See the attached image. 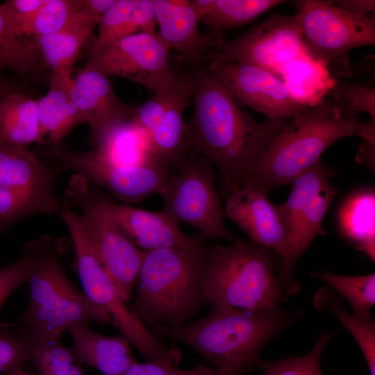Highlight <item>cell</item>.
<instances>
[{"label":"cell","mask_w":375,"mask_h":375,"mask_svg":"<svg viewBox=\"0 0 375 375\" xmlns=\"http://www.w3.org/2000/svg\"><path fill=\"white\" fill-rule=\"evenodd\" d=\"M358 124V118L342 114L331 97L317 99L287 121L240 183H252L267 193L291 183L337 140L357 135Z\"/></svg>","instance_id":"obj_5"},{"label":"cell","mask_w":375,"mask_h":375,"mask_svg":"<svg viewBox=\"0 0 375 375\" xmlns=\"http://www.w3.org/2000/svg\"><path fill=\"white\" fill-rule=\"evenodd\" d=\"M40 124L37 100L20 91L0 100V142L28 147L38 142Z\"/></svg>","instance_id":"obj_27"},{"label":"cell","mask_w":375,"mask_h":375,"mask_svg":"<svg viewBox=\"0 0 375 375\" xmlns=\"http://www.w3.org/2000/svg\"><path fill=\"white\" fill-rule=\"evenodd\" d=\"M68 332L73 341L70 349L79 363L104 375H121L136 362L131 344L122 335H104L94 331L90 324H78Z\"/></svg>","instance_id":"obj_22"},{"label":"cell","mask_w":375,"mask_h":375,"mask_svg":"<svg viewBox=\"0 0 375 375\" xmlns=\"http://www.w3.org/2000/svg\"><path fill=\"white\" fill-rule=\"evenodd\" d=\"M111 201L101 190L92 188L85 177L75 174L69 181L63 201L80 209L79 216L92 250L119 296L128 303L144 251L120 226L112 212Z\"/></svg>","instance_id":"obj_7"},{"label":"cell","mask_w":375,"mask_h":375,"mask_svg":"<svg viewBox=\"0 0 375 375\" xmlns=\"http://www.w3.org/2000/svg\"><path fill=\"white\" fill-rule=\"evenodd\" d=\"M47 0H8L0 4V12L7 24L30 17Z\"/></svg>","instance_id":"obj_42"},{"label":"cell","mask_w":375,"mask_h":375,"mask_svg":"<svg viewBox=\"0 0 375 375\" xmlns=\"http://www.w3.org/2000/svg\"><path fill=\"white\" fill-rule=\"evenodd\" d=\"M153 4L158 37L190 64L199 65L224 41L222 32L203 34L199 31L190 1L153 0Z\"/></svg>","instance_id":"obj_18"},{"label":"cell","mask_w":375,"mask_h":375,"mask_svg":"<svg viewBox=\"0 0 375 375\" xmlns=\"http://www.w3.org/2000/svg\"><path fill=\"white\" fill-rule=\"evenodd\" d=\"M59 215L74 242L79 278L86 297L109 316L111 324L147 362L176 363L177 352L166 347L119 296L87 239L79 214L63 201Z\"/></svg>","instance_id":"obj_8"},{"label":"cell","mask_w":375,"mask_h":375,"mask_svg":"<svg viewBox=\"0 0 375 375\" xmlns=\"http://www.w3.org/2000/svg\"><path fill=\"white\" fill-rule=\"evenodd\" d=\"M98 25L90 51L134 33L156 34L153 0H115Z\"/></svg>","instance_id":"obj_24"},{"label":"cell","mask_w":375,"mask_h":375,"mask_svg":"<svg viewBox=\"0 0 375 375\" xmlns=\"http://www.w3.org/2000/svg\"><path fill=\"white\" fill-rule=\"evenodd\" d=\"M67 248L64 239L47 235L24 244L30 262L29 299L17 324L31 337L60 340L78 324H111L67 276L62 263Z\"/></svg>","instance_id":"obj_2"},{"label":"cell","mask_w":375,"mask_h":375,"mask_svg":"<svg viewBox=\"0 0 375 375\" xmlns=\"http://www.w3.org/2000/svg\"><path fill=\"white\" fill-rule=\"evenodd\" d=\"M183 78V76H181L177 83L171 90L154 94L149 100L137 107L131 118L147 133L153 128L178 96L182 86Z\"/></svg>","instance_id":"obj_39"},{"label":"cell","mask_w":375,"mask_h":375,"mask_svg":"<svg viewBox=\"0 0 375 375\" xmlns=\"http://www.w3.org/2000/svg\"><path fill=\"white\" fill-rule=\"evenodd\" d=\"M31 360V340L18 324L0 328V373H10Z\"/></svg>","instance_id":"obj_37"},{"label":"cell","mask_w":375,"mask_h":375,"mask_svg":"<svg viewBox=\"0 0 375 375\" xmlns=\"http://www.w3.org/2000/svg\"><path fill=\"white\" fill-rule=\"evenodd\" d=\"M62 206L56 196L46 197L0 187V233L33 215L60 214Z\"/></svg>","instance_id":"obj_32"},{"label":"cell","mask_w":375,"mask_h":375,"mask_svg":"<svg viewBox=\"0 0 375 375\" xmlns=\"http://www.w3.org/2000/svg\"><path fill=\"white\" fill-rule=\"evenodd\" d=\"M172 362H135L121 375H232L229 372L216 367L199 365L183 369Z\"/></svg>","instance_id":"obj_40"},{"label":"cell","mask_w":375,"mask_h":375,"mask_svg":"<svg viewBox=\"0 0 375 375\" xmlns=\"http://www.w3.org/2000/svg\"><path fill=\"white\" fill-rule=\"evenodd\" d=\"M216 172L202 155H193L166 181L158 194L161 212L178 225L197 228L203 240H236L224 224L226 218L215 185Z\"/></svg>","instance_id":"obj_10"},{"label":"cell","mask_w":375,"mask_h":375,"mask_svg":"<svg viewBox=\"0 0 375 375\" xmlns=\"http://www.w3.org/2000/svg\"><path fill=\"white\" fill-rule=\"evenodd\" d=\"M8 375H34L28 372L24 371L23 369H18L11 372Z\"/></svg>","instance_id":"obj_47"},{"label":"cell","mask_w":375,"mask_h":375,"mask_svg":"<svg viewBox=\"0 0 375 375\" xmlns=\"http://www.w3.org/2000/svg\"><path fill=\"white\" fill-rule=\"evenodd\" d=\"M190 142L217 169L224 197L281 133L285 120H255L228 85L208 66L194 74Z\"/></svg>","instance_id":"obj_1"},{"label":"cell","mask_w":375,"mask_h":375,"mask_svg":"<svg viewBox=\"0 0 375 375\" xmlns=\"http://www.w3.org/2000/svg\"><path fill=\"white\" fill-rule=\"evenodd\" d=\"M56 170L28 147L0 142V187L55 197Z\"/></svg>","instance_id":"obj_23"},{"label":"cell","mask_w":375,"mask_h":375,"mask_svg":"<svg viewBox=\"0 0 375 375\" xmlns=\"http://www.w3.org/2000/svg\"><path fill=\"white\" fill-rule=\"evenodd\" d=\"M341 235L373 262L375 260V192L362 189L351 194L338 215Z\"/></svg>","instance_id":"obj_26"},{"label":"cell","mask_w":375,"mask_h":375,"mask_svg":"<svg viewBox=\"0 0 375 375\" xmlns=\"http://www.w3.org/2000/svg\"><path fill=\"white\" fill-rule=\"evenodd\" d=\"M112 212L124 231L144 251L162 248H194L204 242L199 235L188 236L162 212L110 203Z\"/></svg>","instance_id":"obj_20"},{"label":"cell","mask_w":375,"mask_h":375,"mask_svg":"<svg viewBox=\"0 0 375 375\" xmlns=\"http://www.w3.org/2000/svg\"><path fill=\"white\" fill-rule=\"evenodd\" d=\"M360 137L363 142L356 156V160L374 169L375 131H365Z\"/></svg>","instance_id":"obj_43"},{"label":"cell","mask_w":375,"mask_h":375,"mask_svg":"<svg viewBox=\"0 0 375 375\" xmlns=\"http://www.w3.org/2000/svg\"><path fill=\"white\" fill-rule=\"evenodd\" d=\"M38 157L48 159L59 174L72 172L91 184L102 187L123 204L142 201L159 194L171 174L162 165L152 162L137 166L112 164L94 149L75 151L62 143L39 149Z\"/></svg>","instance_id":"obj_11"},{"label":"cell","mask_w":375,"mask_h":375,"mask_svg":"<svg viewBox=\"0 0 375 375\" xmlns=\"http://www.w3.org/2000/svg\"><path fill=\"white\" fill-rule=\"evenodd\" d=\"M242 104L268 119L293 118L312 102L295 95L280 75L258 66L209 62L208 65Z\"/></svg>","instance_id":"obj_16"},{"label":"cell","mask_w":375,"mask_h":375,"mask_svg":"<svg viewBox=\"0 0 375 375\" xmlns=\"http://www.w3.org/2000/svg\"><path fill=\"white\" fill-rule=\"evenodd\" d=\"M207 249L203 242L144 251L132 309L146 326H179L206 304L200 277Z\"/></svg>","instance_id":"obj_6"},{"label":"cell","mask_w":375,"mask_h":375,"mask_svg":"<svg viewBox=\"0 0 375 375\" xmlns=\"http://www.w3.org/2000/svg\"><path fill=\"white\" fill-rule=\"evenodd\" d=\"M283 0H209L200 22L222 32L251 22L272 8L285 3Z\"/></svg>","instance_id":"obj_30"},{"label":"cell","mask_w":375,"mask_h":375,"mask_svg":"<svg viewBox=\"0 0 375 375\" xmlns=\"http://www.w3.org/2000/svg\"><path fill=\"white\" fill-rule=\"evenodd\" d=\"M331 175L319 160L292 180L288 199L278 205L290 237L288 274L292 280L299 258L316 237L326 233L323 220L338 193L329 181Z\"/></svg>","instance_id":"obj_14"},{"label":"cell","mask_w":375,"mask_h":375,"mask_svg":"<svg viewBox=\"0 0 375 375\" xmlns=\"http://www.w3.org/2000/svg\"><path fill=\"white\" fill-rule=\"evenodd\" d=\"M29 269V259L24 253L17 260L0 267V310L6 299L27 283ZM4 325L0 322V328Z\"/></svg>","instance_id":"obj_41"},{"label":"cell","mask_w":375,"mask_h":375,"mask_svg":"<svg viewBox=\"0 0 375 375\" xmlns=\"http://www.w3.org/2000/svg\"><path fill=\"white\" fill-rule=\"evenodd\" d=\"M83 1L47 0L30 17L7 24L22 36L35 38L51 34L62 29L78 15Z\"/></svg>","instance_id":"obj_31"},{"label":"cell","mask_w":375,"mask_h":375,"mask_svg":"<svg viewBox=\"0 0 375 375\" xmlns=\"http://www.w3.org/2000/svg\"><path fill=\"white\" fill-rule=\"evenodd\" d=\"M69 93L89 125L90 143L96 146L137 109L118 98L108 76L88 66L72 77Z\"/></svg>","instance_id":"obj_17"},{"label":"cell","mask_w":375,"mask_h":375,"mask_svg":"<svg viewBox=\"0 0 375 375\" xmlns=\"http://www.w3.org/2000/svg\"><path fill=\"white\" fill-rule=\"evenodd\" d=\"M115 0H84L81 14L97 25Z\"/></svg>","instance_id":"obj_44"},{"label":"cell","mask_w":375,"mask_h":375,"mask_svg":"<svg viewBox=\"0 0 375 375\" xmlns=\"http://www.w3.org/2000/svg\"><path fill=\"white\" fill-rule=\"evenodd\" d=\"M169 52L156 33H138L90 51L85 66L159 94L171 90L180 77L172 66Z\"/></svg>","instance_id":"obj_12"},{"label":"cell","mask_w":375,"mask_h":375,"mask_svg":"<svg viewBox=\"0 0 375 375\" xmlns=\"http://www.w3.org/2000/svg\"><path fill=\"white\" fill-rule=\"evenodd\" d=\"M29 337L31 360L40 375H84L71 349L60 340Z\"/></svg>","instance_id":"obj_35"},{"label":"cell","mask_w":375,"mask_h":375,"mask_svg":"<svg viewBox=\"0 0 375 375\" xmlns=\"http://www.w3.org/2000/svg\"><path fill=\"white\" fill-rule=\"evenodd\" d=\"M329 340V334L324 333L306 355L276 361L258 359L256 365L262 369V375H323L320 357Z\"/></svg>","instance_id":"obj_36"},{"label":"cell","mask_w":375,"mask_h":375,"mask_svg":"<svg viewBox=\"0 0 375 375\" xmlns=\"http://www.w3.org/2000/svg\"><path fill=\"white\" fill-rule=\"evenodd\" d=\"M206 316L160 333L183 342L215 367L242 375L256 365L262 347L301 316L281 309L247 312L210 307Z\"/></svg>","instance_id":"obj_3"},{"label":"cell","mask_w":375,"mask_h":375,"mask_svg":"<svg viewBox=\"0 0 375 375\" xmlns=\"http://www.w3.org/2000/svg\"><path fill=\"white\" fill-rule=\"evenodd\" d=\"M194 85V74L183 76L178 96L148 133L154 159L172 174L197 153L190 142L183 114Z\"/></svg>","instance_id":"obj_19"},{"label":"cell","mask_w":375,"mask_h":375,"mask_svg":"<svg viewBox=\"0 0 375 375\" xmlns=\"http://www.w3.org/2000/svg\"><path fill=\"white\" fill-rule=\"evenodd\" d=\"M19 91V86L12 81L6 78L3 73L0 72V100L6 94Z\"/></svg>","instance_id":"obj_46"},{"label":"cell","mask_w":375,"mask_h":375,"mask_svg":"<svg viewBox=\"0 0 375 375\" xmlns=\"http://www.w3.org/2000/svg\"><path fill=\"white\" fill-rule=\"evenodd\" d=\"M312 276L324 281L344 297L353 314L364 319H372L369 310L375 303V274L345 276L329 272H312Z\"/></svg>","instance_id":"obj_34"},{"label":"cell","mask_w":375,"mask_h":375,"mask_svg":"<svg viewBox=\"0 0 375 375\" xmlns=\"http://www.w3.org/2000/svg\"><path fill=\"white\" fill-rule=\"evenodd\" d=\"M268 194L252 183H240L225 196V215L245 232L251 242L278 256L279 277L285 290L287 294H297L301 285L288 274L289 234L278 204L272 203Z\"/></svg>","instance_id":"obj_13"},{"label":"cell","mask_w":375,"mask_h":375,"mask_svg":"<svg viewBox=\"0 0 375 375\" xmlns=\"http://www.w3.org/2000/svg\"><path fill=\"white\" fill-rule=\"evenodd\" d=\"M303 54L294 15L274 13L242 35L224 40L208 58L209 62L254 65L278 74L281 68Z\"/></svg>","instance_id":"obj_15"},{"label":"cell","mask_w":375,"mask_h":375,"mask_svg":"<svg viewBox=\"0 0 375 375\" xmlns=\"http://www.w3.org/2000/svg\"><path fill=\"white\" fill-rule=\"evenodd\" d=\"M276 254L237 239L208 247L200 285L206 304L247 312L278 308L287 301Z\"/></svg>","instance_id":"obj_4"},{"label":"cell","mask_w":375,"mask_h":375,"mask_svg":"<svg viewBox=\"0 0 375 375\" xmlns=\"http://www.w3.org/2000/svg\"><path fill=\"white\" fill-rule=\"evenodd\" d=\"M97 25L80 11L62 29L33 38L46 68L52 73L71 71L81 49L92 37Z\"/></svg>","instance_id":"obj_25"},{"label":"cell","mask_w":375,"mask_h":375,"mask_svg":"<svg viewBox=\"0 0 375 375\" xmlns=\"http://www.w3.org/2000/svg\"><path fill=\"white\" fill-rule=\"evenodd\" d=\"M71 71L52 73L48 92L37 100L40 144H60L77 125L85 122L71 97Z\"/></svg>","instance_id":"obj_21"},{"label":"cell","mask_w":375,"mask_h":375,"mask_svg":"<svg viewBox=\"0 0 375 375\" xmlns=\"http://www.w3.org/2000/svg\"><path fill=\"white\" fill-rule=\"evenodd\" d=\"M338 109L344 115L357 118L359 113L369 114L375 119V88H368L356 82L342 81L330 92Z\"/></svg>","instance_id":"obj_38"},{"label":"cell","mask_w":375,"mask_h":375,"mask_svg":"<svg viewBox=\"0 0 375 375\" xmlns=\"http://www.w3.org/2000/svg\"><path fill=\"white\" fill-rule=\"evenodd\" d=\"M333 2L341 8L353 14L367 16L374 15V0H339Z\"/></svg>","instance_id":"obj_45"},{"label":"cell","mask_w":375,"mask_h":375,"mask_svg":"<svg viewBox=\"0 0 375 375\" xmlns=\"http://www.w3.org/2000/svg\"><path fill=\"white\" fill-rule=\"evenodd\" d=\"M304 54L330 74L348 78V52L375 43L374 17L348 12L333 1H295Z\"/></svg>","instance_id":"obj_9"},{"label":"cell","mask_w":375,"mask_h":375,"mask_svg":"<svg viewBox=\"0 0 375 375\" xmlns=\"http://www.w3.org/2000/svg\"><path fill=\"white\" fill-rule=\"evenodd\" d=\"M33 38L15 33L0 12V72L10 69L26 78L46 69Z\"/></svg>","instance_id":"obj_29"},{"label":"cell","mask_w":375,"mask_h":375,"mask_svg":"<svg viewBox=\"0 0 375 375\" xmlns=\"http://www.w3.org/2000/svg\"><path fill=\"white\" fill-rule=\"evenodd\" d=\"M94 150L117 165L158 163L151 153L147 132L131 118L112 130Z\"/></svg>","instance_id":"obj_28"},{"label":"cell","mask_w":375,"mask_h":375,"mask_svg":"<svg viewBox=\"0 0 375 375\" xmlns=\"http://www.w3.org/2000/svg\"><path fill=\"white\" fill-rule=\"evenodd\" d=\"M318 309L331 312L354 338L367 363L370 375H375V326L373 319H364L344 310L341 301L327 289L320 290L315 297Z\"/></svg>","instance_id":"obj_33"}]
</instances>
